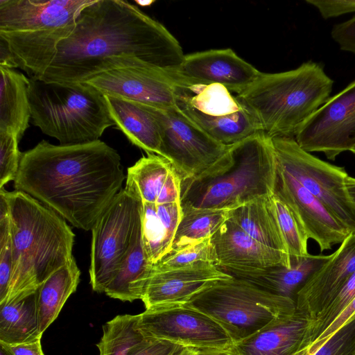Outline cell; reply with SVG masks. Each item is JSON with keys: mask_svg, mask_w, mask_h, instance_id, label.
<instances>
[{"mask_svg": "<svg viewBox=\"0 0 355 355\" xmlns=\"http://www.w3.org/2000/svg\"><path fill=\"white\" fill-rule=\"evenodd\" d=\"M184 55L166 28L135 5L123 0H94L81 10L73 31L59 44L40 80L83 83L120 59L173 71Z\"/></svg>", "mask_w": 355, "mask_h": 355, "instance_id": "1", "label": "cell"}, {"mask_svg": "<svg viewBox=\"0 0 355 355\" xmlns=\"http://www.w3.org/2000/svg\"><path fill=\"white\" fill-rule=\"evenodd\" d=\"M125 178L119 154L100 139L71 145L42 140L22 153L14 186L88 231Z\"/></svg>", "mask_w": 355, "mask_h": 355, "instance_id": "2", "label": "cell"}, {"mask_svg": "<svg viewBox=\"0 0 355 355\" xmlns=\"http://www.w3.org/2000/svg\"><path fill=\"white\" fill-rule=\"evenodd\" d=\"M0 193L12 236V277L4 304L36 292L52 273L71 263L75 234L65 219L30 195L3 188Z\"/></svg>", "mask_w": 355, "mask_h": 355, "instance_id": "3", "label": "cell"}, {"mask_svg": "<svg viewBox=\"0 0 355 355\" xmlns=\"http://www.w3.org/2000/svg\"><path fill=\"white\" fill-rule=\"evenodd\" d=\"M276 157L271 138L259 132L229 146L198 176L181 182L182 209L230 210L273 193Z\"/></svg>", "mask_w": 355, "mask_h": 355, "instance_id": "4", "label": "cell"}, {"mask_svg": "<svg viewBox=\"0 0 355 355\" xmlns=\"http://www.w3.org/2000/svg\"><path fill=\"white\" fill-rule=\"evenodd\" d=\"M334 80L323 66L309 60L297 68L263 73L236 95L270 138H294L300 127L330 98Z\"/></svg>", "mask_w": 355, "mask_h": 355, "instance_id": "5", "label": "cell"}, {"mask_svg": "<svg viewBox=\"0 0 355 355\" xmlns=\"http://www.w3.org/2000/svg\"><path fill=\"white\" fill-rule=\"evenodd\" d=\"M94 0H0V38L19 68L40 80L59 44L73 31L83 8Z\"/></svg>", "mask_w": 355, "mask_h": 355, "instance_id": "6", "label": "cell"}, {"mask_svg": "<svg viewBox=\"0 0 355 355\" xmlns=\"http://www.w3.org/2000/svg\"><path fill=\"white\" fill-rule=\"evenodd\" d=\"M28 94L32 123L62 145L98 140L115 125L105 96L87 83L29 78Z\"/></svg>", "mask_w": 355, "mask_h": 355, "instance_id": "7", "label": "cell"}, {"mask_svg": "<svg viewBox=\"0 0 355 355\" xmlns=\"http://www.w3.org/2000/svg\"><path fill=\"white\" fill-rule=\"evenodd\" d=\"M185 306L214 320L234 344L296 311L294 300L272 294L232 276L201 291Z\"/></svg>", "mask_w": 355, "mask_h": 355, "instance_id": "8", "label": "cell"}, {"mask_svg": "<svg viewBox=\"0 0 355 355\" xmlns=\"http://www.w3.org/2000/svg\"><path fill=\"white\" fill-rule=\"evenodd\" d=\"M143 202L122 189L92 229L89 274L92 290L104 293L141 231Z\"/></svg>", "mask_w": 355, "mask_h": 355, "instance_id": "9", "label": "cell"}, {"mask_svg": "<svg viewBox=\"0 0 355 355\" xmlns=\"http://www.w3.org/2000/svg\"><path fill=\"white\" fill-rule=\"evenodd\" d=\"M276 163L314 196L352 234L355 205L345 184L344 167L332 165L304 150L294 138H271Z\"/></svg>", "mask_w": 355, "mask_h": 355, "instance_id": "10", "label": "cell"}, {"mask_svg": "<svg viewBox=\"0 0 355 355\" xmlns=\"http://www.w3.org/2000/svg\"><path fill=\"white\" fill-rule=\"evenodd\" d=\"M150 107L160 128V156L171 164L182 181L198 176L227 150L230 146L211 138L177 106Z\"/></svg>", "mask_w": 355, "mask_h": 355, "instance_id": "11", "label": "cell"}, {"mask_svg": "<svg viewBox=\"0 0 355 355\" xmlns=\"http://www.w3.org/2000/svg\"><path fill=\"white\" fill-rule=\"evenodd\" d=\"M304 150L322 152L335 160L355 144V80L330 97L299 129L295 137Z\"/></svg>", "mask_w": 355, "mask_h": 355, "instance_id": "12", "label": "cell"}, {"mask_svg": "<svg viewBox=\"0 0 355 355\" xmlns=\"http://www.w3.org/2000/svg\"><path fill=\"white\" fill-rule=\"evenodd\" d=\"M139 328L146 338L195 349L225 348L234 345L218 322L187 306L146 309L139 314Z\"/></svg>", "mask_w": 355, "mask_h": 355, "instance_id": "13", "label": "cell"}, {"mask_svg": "<svg viewBox=\"0 0 355 355\" xmlns=\"http://www.w3.org/2000/svg\"><path fill=\"white\" fill-rule=\"evenodd\" d=\"M83 83L103 95L157 108L176 107V85L171 73L149 64L115 67L96 73Z\"/></svg>", "mask_w": 355, "mask_h": 355, "instance_id": "14", "label": "cell"}, {"mask_svg": "<svg viewBox=\"0 0 355 355\" xmlns=\"http://www.w3.org/2000/svg\"><path fill=\"white\" fill-rule=\"evenodd\" d=\"M231 277L215 264L203 261L167 270L153 267L141 301L146 309L185 306L201 291Z\"/></svg>", "mask_w": 355, "mask_h": 355, "instance_id": "15", "label": "cell"}, {"mask_svg": "<svg viewBox=\"0 0 355 355\" xmlns=\"http://www.w3.org/2000/svg\"><path fill=\"white\" fill-rule=\"evenodd\" d=\"M273 193L292 210L309 239L318 243L320 252L340 244L352 234L314 196L277 163Z\"/></svg>", "mask_w": 355, "mask_h": 355, "instance_id": "16", "label": "cell"}, {"mask_svg": "<svg viewBox=\"0 0 355 355\" xmlns=\"http://www.w3.org/2000/svg\"><path fill=\"white\" fill-rule=\"evenodd\" d=\"M170 72L189 81L222 85L236 95L252 85L261 73L231 49L185 55L179 67Z\"/></svg>", "mask_w": 355, "mask_h": 355, "instance_id": "17", "label": "cell"}, {"mask_svg": "<svg viewBox=\"0 0 355 355\" xmlns=\"http://www.w3.org/2000/svg\"><path fill=\"white\" fill-rule=\"evenodd\" d=\"M355 272V234H350L297 292L296 309L314 320Z\"/></svg>", "mask_w": 355, "mask_h": 355, "instance_id": "18", "label": "cell"}, {"mask_svg": "<svg viewBox=\"0 0 355 355\" xmlns=\"http://www.w3.org/2000/svg\"><path fill=\"white\" fill-rule=\"evenodd\" d=\"M211 241L216 254V266L223 271L291 266L288 254L254 239L229 218L211 236Z\"/></svg>", "mask_w": 355, "mask_h": 355, "instance_id": "19", "label": "cell"}, {"mask_svg": "<svg viewBox=\"0 0 355 355\" xmlns=\"http://www.w3.org/2000/svg\"><path fill=\"white\" fill-rule=\"evenodd\" d=\"M329 258V255L309 254L300 261L291 262L289 268L277 266L261 269H236L224 272L272 294L295 301L297 292Z\"/></svg>", "mask_w": 355, "mask_h": 355, "instance_id": "20", "label": "cell"}, {"mask_svg": "<svg viewBox=\"0 0 355 355\" xmlns=\"http://www.w3.org/2000/svg\"><path fill=\"white\" fill-rule=\"evenodd\" d=\"M310 319L296 309L234 344L241 355H294L302 343Z\"/></svg>", "mask_w": 355, "mask_h": 355, "instance_id": "21", "label": "cell"}, {"mask_svg": "<svg viewBox=\"0 0 355 355\" xmlns=\"http://www.w3.org/2000/svg\"><path fill=\"white\" fill-rule=\"evenodd\" d=\"M104 96L116 128L147 154L160 155V128L151 107L120 97Z\"/></svg>", "mask_w": 355, "mask_h": 355, "instance_id": "22", "label": "cell"}, {"mask_svg": "<svg viewBox=\"0 0 355 355\" xmlns=\"http://www.w3.org/2000/svg\"><path fill=\"white\" fill-rule=\"evenodd\" d=\"M182 215L180 202L161 205L143 202L142 243L153 265L170 253Z\"/></svg>", "mask_w": 355, "mask_h": 355, "instance_id": "23", "label": "cell"}, {"mask_svg": "<svg viewBox=\"0 0 355 355\" xmlns=\"http://www.w3.org/2000/svg\"><path fill=\"white\" fill-rule=\"evenodd\" d=\"M272 195L257 198L229 210L228 218L254 239L288 255L271 199Z\"/></svg>", "mask_w": 355, "mask_h": 355, "instance_id": "24", "label": "cell"}, {"mask_svg": "<svg viewBox=\"0 0 355 355\" xmlns=\"http://www.w3.org/2000/svg\"><path fill=\"white\" fill-rule=\"evenodd\" d=\"M0 131L15 133L20 140L31 119L29 78L6 67H0Z\"/></svg>", "mask_w": 355, "mask_h": 355, "instance_id": "25", "label": "cell"}, {"mask_svg": "<svg viewBox=\"0 0 355 355\" xmlns=\"http://www.w3.org/2000/svg\"><path fill=\"white\" fill-rule=\"evenodd\" d=\"M80 271L74 260L46 278L37 291V312L42 334L58 318L80 282Z\"/></svg>", "mask_w": 355, "mask_h": 355, "instance_id": "26", "label": "cell"}, {"mask_svg": "<svg viewBox=\"0 0 355 355\" xmlns=\"http://www.w3.org/2000/svg\"><path fill=\"white\" fill-rule=\"evenodd\" d=\"M153 265L144 249L141 231L118 272L106 286L104 293L123 302H133L143 297Z\"/></svg>", "mask_w": 355, "mask_h": 355, "instance_id": "27", "label": "cell"}, {"mask_svg": "<svg viewBox=\"0 0 355 355\" xmlns=\"http://www.w3.org/2000/svg\"><path fill=\"white\" fill-rule=\"evenodd\" d=\"M42 336L37 312V291L0 304V343H28L41 339Z\"/></svg>", "mask_w": 355, "mask_h": 355, "instance_id": "28", "label": "cell"}, {"mask_svg": "<svg viewBox=\"0 0 355 355\" xmlns=\"http://www.w3.org/2000/svg\"><path fill=\"white\" fill-rule=\"evenodd\" d=\"M178 108L191 121L218 142L231 146L252 135L261 132L254 116L244 107L223 118L207 117L186 105L177 103Z\"/></svg>", "mask_w": 355, "mask_h": 355, "instance_id": "29", "label": "cell"}, {"mask_svg": "<svg viewBox=\"0 0 355 355\" xmlns=\"http://www.w3.org/2000/svg\"><path fill=\"white\" fill-rule=\"evenodd\" d=\"M173 169L171 164L164 157L148 154L128 168L124 189L144 203L156 204Z\"/></svg>", "mask_w": 355, "mask_h": 355, "instance_id": "30", "label": "cell"}, {"mask_svg": "<svg viewBox=\"0 0 355 355\" xmlns=\"http://www.w3.org/2000/svg\"><path fill=\"white\" fill-rule=\"evenodd\" d=\"M182 210L170 252L211 237L229 216V210L225 209Z\"/></svg>", "mask_w": 355, "mask_h": 355, "instance_id": "31", "label": "cell"}, {"mask_svg": "<svg viewBox=\"0 0 355 355\" xmlns=\"http://www.w3.org/2000/svg\"><path fill=\"white\" fill-rule=\"evenodd\" d=\"M139 314L118 315L103 326V335L96 344L99 355H128L144 336L139 328Z\"/></svg>", "mask_w": 355, "mask_h": 355, "instance_id": "32", "label": "cell"}, {"mask_svg": "<svg viewBox=\"0 0 355 355\" xmlns=\"http://www.w3.org/2000/svg\"><path fill=\"white\" fill-rule=\"evenodd\" d=\"M271 199L291 263L306 257L309 255L307 250L309 237L303 225L280 198L272 193Z\"/></svg>", "mask_w": 355, "mask_h": 355, "instance_id": "33", "label": "cell"}, {"mask_svg": "<svg viewBox=\"0 0 355 355\" xmlns=\"http://www.w3.org/2000/svg\"><path fill=\"white\" fill-rule=\"evenodd\" d=\"M355 297V272L337 293L331 303L313 320L305 333L300 348L315 342Z\"/></svg>", "mask_w": 355, "mask_h": 355, "instance_id": "34", "label": "cell"}, {"mask_svg": "<svg viewBox=\"0 0 355 355\" xmlns=\"http://www.w3.org/2000/svg\"><path fill=\"white\" fill-rule=\"evenodd\" d=\"M217 262L211 237L173 251L153 265L157 270H167L189 266L197 262Z\"/></svg>", "mask_w": 355, "mask_h": 355, "instance_id": "35", "label": "cell"}, {"mask_svg": "<svg viewBox=\"0 0 355 355\" xmlns=\"http://www.w3.org/2000/svg\"><path fill=\"white\" fill-rule=\"evenodd\" d=\"M12 271V236L8 205L0 193V304L8 295Z\"/></svg>", "mask_w": 355, "mask_h": 355, "instance_id": "36", "label": "cell"}, {"mask_svg": "<svg viewBox=\"0 0 355 355\" xmlns=\"http://www.w3.org/2000/svg\"><path fill=\"white\" fill-rule=\"evenodd\" d=\"M294 355H355V315L319 346L301 348Z\"/></svg>", "mask_w": 355, "mask_h": 355, "instance_id": "37", "label": "cell"}, {"mask_svg": "<svg viewBox=\"0 0 355 355\" xmlns=\"http://www.w3.org/2000/svg\"><path fill=\"white\" fill-rule=\"evenodd\" d=\"M19 141L15 133L0 131V189L17 177L22 155Z\"/></svg>", "mask_w": 355, "mask_h": 355, "instance_id": "38", "label": "cell"}, {"mask_svg": "<svg viewBox=\"0 0 355 355\" xmlns=\"http://www.w3.org/2000/svg\"><path fill=\"white\" fill-rule=\"evenodd\" d=\"M324 19L355 12V0H306Z\"/></svg>", "mask_w": 355, "mask_h": 355, "instance_id": "39", "label": "cell"}, {"mask_svg": "<svg viewBox=\"0 0 355 355\" xmlns=\"http://www.w3.org/2000/svg\"><path fill=\"white\" fill-rule=\"evenodd\" d=\"M331 37L342 51L355 55V16L335 24Z\"/></svg>", "mask_w": 355, "mask_h": 355, "instance_id": "40", "label": "cell"}, {"mask_svg": "<svg viewBox=\"0 0 355 355\" xmlns=\"http://www.w3.org/2000/svg\"><path fill=\"white\" fill-rule=\"evenodd\" d=\"M180 346L182 345L167 340L145 337L128 355H172Z\"/></svg>", "mask_w": 355, "mask_h": 355, "instance_id": "41", "label": "cell"}, {"mask_svg": "<svg viewBox=\"0 0 355 355\" xmlns=\"http://www.w3.org/2000/svg\"><path fill=\"white\" fill-rule=\"evenodd\" d=\"M181 182L180 175L173 168L168 175L155 205L180 202Z\"/></svg>", "mask_w": 355, "mask_h": 355, "instance_id": "42", "label": "cell"}, {"mask_svg": "<svg viewBox=\"0 0 355 355\" xmlns=\"http://www.w3.org/2000/svg\"><path fill=\"white\" fill-rule=\"evenodd\" d=\"M355 315V297L348 304L342 313L337 318L327 327V329L320 335V336L313 343L306 346L309 349H313L326 340L329 336L334 334L340 327L345 324L349 319Z\"/></svg>", "mask_w": 355, "mask_h": 355, "instance_id": "43", "label": "cell"}, {"mask_svg": "<svg viewBox=\"0 0 355 355\" xmlns=\"http://www.w3.org/2000/svg\"><path fill=\"white\" fill-rule=\"evenodd\" d=\"M0 347H3L10 355H44L41 339L19 344L0 343Z\"/></svg>", "mask_w": 355, "mask_h": 355, "instance_id": "44", "label": "cell"}, {"mask_svg": "<svg viewBox=\"0 0 355 355\" xmlns=\"http://www.w3.org/2000/svg\"><path fill=\"white\" fill-rule=\"evenodd\" d=\"M0 67L10 69L19 68L15 56L9 49L7 44L0 38Z\"/></svg>", "mask_w": 355, "mask_h": 355, "instance_id": "45", "label": "cell"}, {"mask_svg": "<svg viewBox=\"0 0 355 355\" xmlns=\"http://www.w3.org/2000/svg\"><path fill=\"white\" fill-rule=\"evenodd\" d=\"M196 355H241L234 345L225 348L196 349Z\"/></svg>", "mask_w": 355, "mask_h": 355, "instance_id": "46", "label": "cell"}, {"mask_svg": "<svg viewBox=\"0 0 355 355\" xmlns=\"http://www.w3.org/2000/svg\"><path fill=\"white\" fill-rule=\"evenodd\" d=\"M345 184L348 193L355 205V178L348 175L345 180Z\"/></svg>", "mask_w": 355, "mask_h": 355, "instance_id": "47", "label": "cell"}, {"mask_svg": "<svg viewBox=\"0 0 355 355\" xmlns=\"http://www.w3.org/2000/svg\"><path fill=\"white\" fill-rule=\"evenodd\" d=\"M172 355H196V349L180 346Z\"/></svg>", "mask_w": 355, "mask_h": 355, "instance_id": "48", "label": "cell"}, {"mask_svg": "<svg viewBox=\"0 0 355 355\" xmlns=\"http://www.w3.org/2000/svg\"><path fill=\"white\" fill-rule=\"evenodd\" d=\"M135 3L138 5V6H150L152 3H154V1H141V0H135Z\"/></svg>", "mask_w": 355, "mask_h": 355, "instance_id": "49", "label": "cell"}, {"mask_svg": "<svg viewBox=\"0 0 355 355\" xmlns=\"http://www.w3.org/2000/svg\"><path fill=\"white\" fill-rule=\"evenodd\" d=\"M0 355H10L3 347H0Z\"/></svg>", "mask_w": 355, "mask_h": 355, "instance_id": "50", "label": "cell"}, {"mask_svg": "<svg viewBox=\"0 0 355 355\" xmlns=\"http://www.w3.org/2000/svg\"><path fill=\"white\" fill-rule=\"evenodd\" d=\"M350 151L355 155V144L351 148Z\"/></svg>", "mask_w": 355, "mask_h": 355, "instance_id": "51", "label": "cell"}]
</instances>
